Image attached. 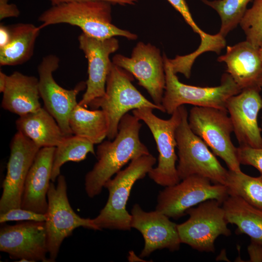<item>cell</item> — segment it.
<instances>
[{"label": "cell", "mask_w": 262, "mask_h": 262, "mask_svg": "<svg viewBox=\"0 0 262 262\" xmlns=\"http://www.w3.org/2000/svg\"><path fill=\"white\" fill-rule=\"evenodd\" d=\"M140 120L127 113L119 122L115 137L102 141L98 146L97 162L85 177V190L89 197L100 194L105 183L129 162L150 154L140 139L142 126Z\"/></svg>", "instance_id": "6da1fadb"}, {"label": "cell", "mask_w": 262, "mask_h": 262, "mask_svg": "<svg viewBox=\"0 0 262 262\" xmlns=\"http://www.w3.org/2000/svg\"><path fill=\"white\" fill-rule=\"evenodd\" d=\"M111 3L101 0L73 2L51 6L38 17L42 28L66 23L79 27L82 33L98 39L117 36L133 40L137 35L112 22Z\"/></svg>", "instance_id": "7a4b0ae2"}, {"label": "cell", "mask_w": 262, "mask_h": 262, "mask_svg": "<svg viewBox=\"0 0 262 262\" xmlns=\"http://www.w3.org/2000/svg\"><path fill=\"white\" fill-rule=\"evenodd\" d=\"M156 163V158L150 153L134 159L105 183L104 187L109 191L108 200L98 215L93 219L99 230L131 229V215L126 210L131 190L137 180L148 174Z\"/></svg>", "instance_id": "3957f363"}, {"label": "cell", "mask_w": 262, "mask_h": 262, "mask_svg": "<svg viewBox=\"0 0 262 262\" xmlns=\"http://www.w3.org/2000/svg\"><path fill=\"white\" fill-rule=\"evenodd\" d=\"M133 77L112 62L105 95L93 100L88 106L92 110L100 108L105 113L108 125V140H112L115 137L121 118L131 110L148 107L165 113L162 106L150 101L136 88L132 83Z\"/></svg>", "instance_id": "277c9868"}, {"label": "cell", "mask_w": 262, "mask_h": 262, "mask_svg": "<svg viewBox=\"0 0 262 262\" xmlns=\"http://www.w3.org/2000/svg\"><path fill=\"white\" fill-rule=\"evenodd\" d=\"M163 55L165 86L161 104L168 114L171 115L184 104L227 110L228 99L242 90L228 72L222 75L221 83L217 86L199 87L183 83L174 72L169 59L165 53Z\"/></svg>", "instance_id": "5b68a950"}, {"label": "cell", "mask_w": 262, "mask_h": 262, "mask_svg": "<svg viewBox=\"0 0 262 262\" xmlns=\"http://www.w3.org/2000/svg\"><path fill=\"white\" fill-rule=\"evenodd\" d=\"M188 112L182 106L181 118L176 131L180 179L192 175L209 179L213 183L226 185L229 170L224 168L208 146L190 128Z\"/></svg>", "instance_id": "8992f818"}, {"label": "cell", "mask_w": 262, "mask_h": 262, "mask_svg": "<svg viewBox=\"0 0 262 262\" xmlns=\"http://www.w3.org/2000/svg\"><path fill=\"white\" fill-rule=\"evenodd\" d=\"M182 106L168 119L157 116L150 108L132 111L133 115L142 120L150 130L159 153L157 166L153 167L147 175L156 183L164 187L174 185L180 181L176 165L178 158L175 149L176 131L181 118Z\"/></svg>", "instance_id": "52a82bcc"}, {"label": "cell", "mask_w": 262, "mask_h": 262, "mask_svg": "<svg viewBox=\"0 0 262 262\" xmlns=\"http://www.w3.org/2000/svg\"><path fill=\"white\" fill-rule=\"evenodd\" d=\"M227 110L213 107L194 106L188 115L189 126L215 156L221 158L229 170L241 171L237 157V147L231 140L233 132Z\"/></svg>", "instance_id": "ba28073f"}, {"label": "cell", "mask_w": 262, "mask_h": 262, "mask_svg": "<svg viewBox=\"0 0 262 262\" xmlns=\"http://www.w3.org/2000/svg\"><path fill=\"white\" fill-rule=\"evenodd\" d=\"M189 215L184 222L177 225L181 243L200 252H214V242L220 235L229 236L231 231L222 203L209 199L186 211Z\"/></svg>", "instance_id": "9c48e42d"}, {"label": "cell", "mask_w": 262, "mask_h": 262, "mask_svg": "<svg viewBox=\"0 0 262 262\" xmlns=\"http://www.w3.org/2000/svg\"><path fill=\"white\" fill-rule=\"evenodd\" d=\"M55 186L50 183L47 193L48 210L45 221L49 262H55L64 240L79 227L99 230L93 219L77 214L71 207L67 195L65 177L60 175Z\"/></svg>", "instance_id": "30bf717a"}, {"label": "cell", "mask_w": 262, "mask_h": 262, "mask_svg": "<svg viewBox=\"0 0 262 262\" xmlns=\"http://www.w3.org/2000/svg\"><path fill=\"white\" fill-rule=\"evenodd\" d=\"M212 182L207 178L192 175L165 187L158 194L155 210L177 219L185 215L189 208L206 200L216 199L223 203L229 196L227 187Z\"/></svg>", "instance_id": "8fae6325"}, {"label": "cell", "mask_w": 262, "mask_h": 262, "mask_svg": "<svg viewBox=\"0 0 262 262\" xmlns=\"http://www.w3.org/2000/svg\"><path fill=\"white\" fill-rule=\"evenodd\" d=\"M112 62L130 73L147 91L153 102L162 106L165 76L163 55L159 48L140 41L133 48L130 57L117 54Z\"/></svg>", "instance_id": "7c38bea8"}, {"label": "cell", "mask_w": 262, "mask_h": 262, "mask_svg": "<svg viewBox=\"0 0 262 262\" xmlns=\"http://www.w3.org/2000/svg\"><path fill=\"white\" fill-rule=\"evenodd\" d=\"M59 58L55 55L43 57L37 67L39 90L44 108L68 137L73 135L69 125L70 114L78 104L77 95L86 87V82H81L70 90L61 87L53 76V72L59 67Z\"/></svg>", "instance_id": "4fadbf2b"}, {"label": "cell", "mask_w": 262, "mask_h": 262, "mask_svg": "<svg viewBox=\"0 0 262 262\" xmlns=\"http://www.w3.org/2000/svg\"><path fill=\"white\" fill-rule=\"evenodd\" d=\"M7 172L2 183L0 214L21 208L26 177L36 155L41 148L31 139L17 131L13 137Z\"/></svg>", "instance_id": "5bb4252c"}, {"label": "cell", "mask_w": 262, "mask_h": 262, "mask_svg": "<svg viewBox=\"0 0 262 262\" xmlns=\"http://www.w3.org/2000/svg\"><path fill=\"white\" fill-rule=\"evenodd\" d=\"M0 250L20 262H49L45 222L6 225L0 229Z\"/></svg>", "instance_id": "9a60e30c"}, {"label": "cell", "mask_w": 262, "mask_h": 262, "mask_svg": "<svg viewBox=\"0 0 262 262\" xmlns=\"http://www.w3.org/2000/svg\"><path fill=\"white\" fill-rule=\"evenodd\" d=\"M79 48L88 62L86 91L78 104L85 108L105 93L106 83L112 61L110 55L118 50L119 41L115 38L98 39L81 33L78 37Z\"/></svg>", "instance_id": "2e32d148"}, {"label": "cell", "mask_w": 262, "mask_h": 262, "mask_svg": "<svg viewBox=\"0 0 262 262\" xmlns=\"http://www.w3.org/2000/svg\"><path fill=\"white\" fill-rule=\"evenodd\" d=\"M261 89L259 85L245 88L227 101L226 109L239 146L262 147V130L258 122L262 109Z\"/></svg>", "instance_id": "e0dca14e"}, {"label": "cell", "mask_w": 262, "mask_h": 262, "mask_svg": "<svg viewBox=\"0 0 262 262\" xmlns=\"http://www.w3.org/2000/svg\"><path fill=\"white\" fill-rule=\"evenodd\" d=\"M131 228L141 232L145 245L140 257H148L153 251L166 248L171 252L179 249L181 242L177 224L169 217L157 210L145 212L138 204H134L131 211Z\"/></svg>", "instance_id": "ac0fdd59"}, {"label": "cell", "mask_w": 262, "mask_h": 262, "mask_svg": "<svg viewBox=\"0 0 262 262\" xmlns=\"http://www.w3.org/2000/svg\"><path fill=\"white\" fill-rule=\"evenodd\" d=\"M55 147H42L36 155L25 181L21 208L39 213H47V193Z\"/></svg>", "instance_id": "d6986e66"}, {"label": "cell", "mask_w": 262, "mask_h": 262, "mask_svg": "<svg viewBox=\"0 0 262 262\" xmlns=\"http://www.w3.org/2000/svg\"><path fill=\"white\" fill-rule=\"evenodd\" d=\"M227 66V72L242 90L257 86L262 76V60L259 49L246 40L227 47L217 59Z\"/></svg>", "instance_id": "ffe728a7"}, {"label": "cell", "mask_w": 262, "mask_h": 262, "mask_svg": "<svg viewBox=\"0 0 262 262\" xmlns=\"http://www.w3.org/2000/svg\"><path fill=\"white\" fill-rule=\"evenodd\" d=\"M1 107L19 116L41 108L39 101L38 79L15 71L7 75Z\"/></svg>", "instance_id": "44dd1931"}, {"label": "cell", "mask_w": 262, "mask_h": 262, "mask_svg": "<svg viewBox=\"0 0 262 262\" xmlns=\"http://www.w3.org/2000/svg\"><path fill=\"white\" fill-rule=\"evenodd\" d=\"M16 124L17 131L40 148L56 147L66 137L55 118L45 108L19 116Z\"/></svg>", "instance_id": "7402d4cb"}, {"label": "cell", "mask_w": 262, "mask_h": 262, "mask_svg": "<svg viewBox=\"0 0 262 262\" xmlns=\"http://www.w3.org/2000/svg\"><path fill=\"white\" fill-rule=\"evenodd\" d=\"M228 223L237 226L236 232L248 235L262 246V210L246 202L240 197L229 196L223 201Z\"/></svg>", "instance_id": "603a6c76"}, {"label": "cell", "mask_w": 262, "mask_h": 262, "mask_svg": "<svg viewBox=\"0 0 262 262\" xmlns=\"http://www.w3.org/2000/svg\"><path fill=\"white\" fill-rule=\"evenodd\" d=\"M11 37L7 45L0 49V65H21L33 56L35 43L41 29L31 23H18L10 27Z\"/></svg>", "instance_id": "cb8c5ba5"}, {"label": "cell", "mask_w": 262, "mask_h": 262, "mask_svg": "<svg viewBox=\"0 0 262 262\" xmlns=\"http://www.w3.org/2000/svg\"><path fill=\"white\" fill-rule=\"evenodd\" d=\"M69 125L73 135L86 139L94 144H100L107 137V117L101 109L88 110L78 103L72 110Z\"/></svg>", "instance_id": "d4e9b609"}, {"label": "cell", "mask_w": 262, "mask_h": 262, "mask_svg": "<svg viewBox=\"0 0 262 262\" xmlns=\"http://www.w3.org/2000/svg\"><path fill=\"white\" fill-rule=\"evenodd\" d=\"M94 145L89 140L80 136L72 135L66 137L55 147L52 163L51 181H55L60 175L62 166L66 163L83 161L89 153L96 155Z\"/></svg>", "instance_id": "484cf974"}, {"label": "cell", "mask_w": 262, "mask_h": 262, "mask_svg": "<svg viewBox=\"0 0 262 262\" xmlns=\"http://www.w3.org/2000/svg\"><path fill=\"white\" fill-rule=\"evenodd\" d=\"M226 186L229 195L240 197L252 206L262 210V175L249 176L242 171L229 170Z\"/></svg>", "instance_id": "4316f807"}, {"label": "cell", "mask_w": 262, "mask_h": 262, "mask_svg": "<svg viewBox=\"0 0 262 262\" xmlns=\"http://www.w3.org/2000/svg\"><path fill=\"white\" fill-rule=\"evenodd\" d=\"M254 0H202L215 10L221 19L219 33L224 37L239 24L248 4Z\"/></svg>", "instance_id": "83f0119b"}, {"label": "cell", "mask_w": 262, "mask_h": 262, "mask_svg": "<svg viewBox=\"0 0 262 262\" xmlns=\"http://www.w3.org/2000/svg\"><path fill=\"white\" fill-rule=\"evenodd\" d=\"M239 25L246 34V40L259 49L262 45V0L253 1Z\"/></svg>", "instance_id": "f1b7e54d"}, {"label": "cell", "mask_w": 262, "mask_h": 262, "mask_svg": "<svg viewBox=\"0 0 262 262\" xmlns=\"http://www.w3.org/2000/svg\"><path fill=\"white\" fill-rule=\"evenodd\" d=\"M46 220V213H39L21 208L12 209L6 213L0 214V223L8 221L45 222Z\"/></svg>", "instance_id": "f546056e"}, {"label": "cell", "mask_w": 262, "mask_h": 262, "mask_svg": "<svg viewBox=\"0 0 262 262\" xmlns=\"http://www.w3.org/2000/svg\"><path fill=\"white\" fill-rule=\"evenodd\" d=\"M237 153L241 164L252 166L262 175V147L239 146Z\"/></svg>", "instance_id": "4dcf8cb0"}, {"label": "cell", "mask_w": 262, "mask_h": 262, "mask_svg": "<svg viewBox=\"0 0 262 262\" xmlns=\"http://www.w3.org/2000/svg\"><path fill=\"white\" fill-rule=\"evenodd\" d=\"M167 1L181 14L194 32L200 35L201 43L205 42L212 38V35L204 33L196 24L185 0H167Z\"/></svg>", "instance_id": "1f68e13d"}, {"label": "cell", "mask_w": 262, "mask_h": 262, "mask_svg": "<svg viewBox=\"0 0 262 262\" xmlns=\"http://www.w3.org/2000/svg\"><path fill=\"white\" fill-rule=\"evenodd\" d=\"M9 0H0V20L9 17H17L20 11L13 3H8Z\"/></svg>", "instance_id": "d6a6232c"}, {"label": "cell", "mask_w": 262, "mask_h": 262, "mask_svg": "<svg viewBox=\"0 0 262 262\" xmlns=\"http://www.w3.org/2000/svg\"><path fill=\"white\" fill-rule=\"evenodd\" d=\"M52 6L63 3L80 2L90 0H101L109 2L111 4H118L121 5H133L139 0H48Z\"/></svg>", "instance_id": "836d02e7"}, {"label": "cell", "mask_w": 262, "mask_h": 262, "mask_svg": "<svg viewBox=\"0 0 262 262\" xmlns=\"http://www.w3.org/2000/svg\"><path fill=\"white\" fill-rule=\"evenodd\" d=\"M249 255V262H262V246L257 243L251 241L247 248Z\"/></svg>", "instance_id": "e575fe53"}, {"label": "cell", "mask_w": 262, "mask_h": 262, "mask_svg": "<svg viewBox=\"0 0 262 262\" xmlns=\"http://www.w3.org/2000/svg\"><path fill=\"white\" fill-rule=\"evenodd\" d=\"M11 37L10 27L2 24L0 25V49L3 48L9 42Z\"/></svg>", "instance_id": "d590c367"}, {"label": "cell", "mask_w": 262, "mask_h": 262, "mask_svg": "<svg viewBox=\"0 0 262 262\" xmlns=\"http://www.w3.org/2000/svg\"><path fill=\"white\" fill-rule=\"evenodd\" d=\"M7 75L2 71L0 72V92L2 93L5 88Z\"/></svg>", "instance_id": "8d00e7d4"}, {"label": "cell", "mask_w": 262, "mask_h": 262, "mask_svg": "<svg viewBox=\"0 0 262 262\" xmlns=\"http://www.w3.org/2000/svg\"><path fill=\"white\" fill-rule=\"evenodd\" d=\"M128 259L129 262H146L143 261L140 256L138 257L133 251L129 252Z\"/></svg>", "instance_id": "74e56055"}, {"label": "cell", "mask_w": 262, "mask_h": 262, "mask_svg": "<svg viewBox=\"0 0 262 262\" xmlns=\"http://www.w3.org/2000/svg\"><path fill=\"white\" fill-rule=\"evenodd\" d=\"M259 52L260 57L262 60V45L259 48Z\"/></svg>", "instance_id": "f35d334b"}, {"label": "cell", "mask_w": 262, "mask_h": 262, "mask_svg": "<svg viewBox=\"0 0 262 262\" xmlns=\"http://www.w3.org/2000/svg\"><path fill=\"white\" fill-rule=\"evenodd\" d=\"M258 85L260 87H261L262 88V76L258 82Z\"/></svg>", "instance_id": "ab89813d"}, {"label": "cell", "mask_w": 262, "mask_h": 262, "mask_svg": "<svg viewBox=\"0 0 262 262\" xmlns=\"http://www.w3.org/2000/svg\"><path fill=\"white\" fill-rule=\"evenodd\" d=\"M261 129H262V122H261Z\"/></svg>", "instance_id": "60d3db41"}]
</instances>
